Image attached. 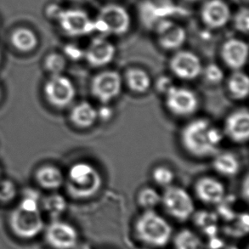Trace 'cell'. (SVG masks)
<instances>
[{
    "mask_svg": "<svg viewBox=\"0 0 249 249\" xmlns=\"http://www.w3.org/2000/svg\"><path fill=\"white\" fill-rule=\"evenodd\" d=\"M222 142V131L206 118L192 120L182 128L180 133L183 148L197 159L216 155Z\"/></svg>",
    "mask_w": 249,
    "mask_h": 249,
    "instance_id": "1",
    "label": "cell"
},
{
    "mask_svg": "<svg viewBox=\"0 0 249 249\" xmlns=\"http://www.w3.org/2000/svg\"><path fill=\"white\" fill-rule=\"evenodd\" d=\"M103 179L97 168L86 162H78L71 165L66 179L68 195L75 200L90 199L100 192Z\"/></svg>",
    "mask_w": 249,
    "mask_h": 249,
    "instance_id": "2",
    "label": "cell"
},
{
    "mask_svg": "<svg viewBox=\"0 0 249 249\" xmlns=\"http://www.w3.org/2000/svg\"><path fill=\"white\" fill-rule=\"evenodd\" d=\"M134 231L137 239L151 249L164 248L173 236L171 225L154 210L142 213L135 220Z\"/></svg>",
    "mask_w": 249,
    "mask_h": 249,
    "instance_id": "3",
    "label": "cell"
},
{
    "mask_svg": "<svg viewBox=\"0 0 249 249\" xmlns=\"http://www.w3.org/2000/svg\"><path fill=\"white\" fill-rule=\"evenodd\" d=\"M94 22V32L121 36L131 27V17L124 7L109 3L101 8Z\"/></svg>",
    "mask_w": 249,
    "mask_h": 249,
    "instance_id": "4",
    "label": "cell"
},
{
    "mask_svg": "<svg viewBox=\"0 0 249 249\" xmlns=\"http://www.w3.org/2000/svg\"><path fill=\"white\" fill-rule=\"evenodd\" d=\"M161 204L165 212L178 222H185L195 213V204L185 189L170 185L161 195Z\"/></svg>",
    "mask_w": 249,
    "mask_h": 249,
    "instance_id": "5",
    "label": "cell"
},
{
    "mask_svg": "<svg viewBox=\"0 0 249 249\" xmlns=\"http://www.w3.org/2000/svg\"><path fill=\"white\" fill-rule=\"evenodd\" d=\"M9 224L14 235L23 240L34 239L44 229L40 210L27 211L19 207L10 213Z\"/></svg>",
    "mask_w": 249,
    "mask_h": 249,
    "instance_id": "6",
    "label": "cell"
},
{
    "mask_svg": "<svg viewBox=\"0 0 249 249\" xmlns=\"http://www.w3.org/2000/svg\"><path fill=\"white\" fill-rule=\"evenodd\" d=\"M44 93L48 102L57 109L68 107L76 96L73 83L62 74L51 76L44 84Z\"/></svg>",
    "mask_w": 249,
    "mask_h": 249,
    "instance_id": "7",
    "label": "cell"
},
{
    "mask_svg": "<svg viewBox=\"0 0 249 249\" xmlns=\"http://www.w3.org/2000/svg\"><path fill=\"white\" fill-rule=\"evenodd\" d=\"M181 8L171 0H143L139 7V16L146 28H154L159 21L175 15H181Z\"/></svg>",
    "mask_w": 249,
    "mask_h": 249,
    "instance_id": "8",
    "label": "cell"
},
{
    "mask_svg": "<svg viewBox=\"0 0 249 249\" xmlns=\"http://www.w3.org/2000/svg\"><path fill=\"white\" fill-rule=\"evenodd\" d=\"M122 85L123 79L118 71H101L95 75L91 81V94L102 104H107L120 94Z\"/></svg>",
    "mask_w": 249,
    "mask_h": 249,
    "instance_id": "9",
    "label": "cell"
},
{
    "mask_svg": "<svg viewBox=\"0 0 249 249\" xmlns=\"http://www.w3.org/2000/svg\"><path fill=\"white\" fill-rule=\"evenodd\" d=\"M164 95L166 107L175 116L189 117L198 109V97L190 89L174 85Z\"/></svg>",
    "mask_w": 249,
    "mask_h": 249,
    "instance_id": "10",
    "label": "cell"
},
{
    "mask_svg": "<svg viewBox=\"0 0 249 249\" xmlns=\"http://www.w3.org/2000/svg\"><path fill=\"white\" fill-rule=\"evenodd\" d=\"M57 21L61 31L69 37H84L94 32V20L79 9L62 10Z\"/></svg>",
    "mask_w": 249,
    "mask_h": 249,
    "instance_id": "11",
    "label": "cell"
},
{
    "mask_svg": "<svg viewBox=\"0 0 249 249\" xmlns=\"http://www.w3.org/2000/svg\"><path fill=\"white\" fill-rule=\"evenodd\" d=\"M44 237L53 249H72L78 242V232L74 226L60 219L52 220L45 229Z\"/></svg>",
    "mask_w": 249,
    "mask_h": 249,
    "instance_id": "12",
    "label": "cell"
},
{
    "mask_svg": "<svg viewBox=\"0 0 249 249\" xmlns=\"http://www.w3.org/2000/svg\"><path fill=\"white\" fill-rule=\"evenodd\" d=\"M173 74L183 80H194L202 74V65L200 58L192 51H178L169 61Z\"/></svg>",
    "mask_w": 249,
    "mask_h": 249,
    "instance_id": "13",
    "label": "cell"
},
{
    "mask_svg": "<svg viewBox=\"0 0 249 249\" xmlns=\"http://www.w3.org/2000/svg\"><path fill=\"white\" fill-rule=\"evenodd\" d=\"M159 46L165 51H178L185 44V28L170 19L159 21L154 27Z\"/></svg>",
    "mask_w": 249,
    "mask_h": 249,
    "instance_id": "14",
    "label": "cell"
},
{
    "mask_svg": "<svg viewBox=\"0 0 249 249\" xmlns=\"http://www.w3.org/2000/svg\"><path fill=\"white\" fill-rule=\"evenodd\" d=\"M201 19L209 29L226 27L231 17V9L225 0H208L201 9Z\"/></svg>",
    "mask_w": 249,
    "mask_h": 249,
    "instance_id": "15",
    "label": "cell"
},
{
    "mask_svg": "<svg viewBox=\"0 0 249 249\" xmlns=\"http://www.w3.org/2000/svg\"><path fill=\"white\" fill-rule=\"evenodd\" d=\"M223 62L233 71L242 70L248 62L249 45L239 38H230L220 50Z\"/></svg>",
    "mask_w": 249,
    "mask_h": 249,
    "instance_id": "16",
    "label": "cell"
},
{
    "mask_svg": "<svg viewBox=\"0 0 249 249\" xmlns=\"http://www.w3.org/2000/svg\"><path fill=\"white\" fill-rule=\"evenodd\" d=\"M224 134L235 143H245L249 137V112L247 108H240L226 118Z\"/></svg>",
    "mask_w": 249,
    "mask_h": 249,
    "instance_id": "17",
    "label": "cell"
},
{
    "mask_svg": "<svg viewBox=\"0 0 249 249\" xmlns=\"http://www.w3.org/2000/svg\"><path fill=\"white\" fill-rule=\"evenodd\" d=\"M116 48L110 41L103 37H94L87 50L84 51V57L93 68H101L108 65L114 59Z\"/></svg>",
    "mask_w": 249,
    "mask_h": 249,
    "instance_id": "18",
    "label": "cell"
},
{
    "mask_svg": "<svg viewBox=\"0 0 249 249\" xmlns=\"http://www.w3.org/2000/svg\"><path fill=\"white\" fill-rule=\"evenodd\" d=\"M195 193L201 202L208 205H217L226 196V187L213 177H202L195 184Z\"/></svg>",
    "mask_w": 249,
    "mask_h": 249,
    "instance_id": "19",
    "label": "cell"
},
{
    "mask_svg": "<svg viewBox=\"0 0 249 249\" xmlns=\"http://www.w3.org/2000/svg\"><path fill=\"white\" fill-rule=\"evenodd\" d=\"M97 119V110L88 101H81L75 105L69 113L71 124L81 129L91 128Z\"/></svg>",
    "mask_w": 249,
    "mask_h": 249,
    "instance_id": "20",
    "label": "cell"
},
{
    "mask_svg": "<svg viewBox=\"0 0 249 249\" xmlns=\"http://www.w3.org/2000/svg\"><path fill=\"white\" fill-rule=\"evenodd\" d=\"M35 180L42 188L54 191L65 183L63 173L54 165H43L37 168L34 174Z\"/></svg>",
    "mask_w": 249,
    "mask_h": 249,
    "instance_id": "21",
    "label": "cell"
},
{
    "mask_svg": "<svg viewBox=\"0 0 249 249\" xmlns=\"http://www.w3.org/2000/svg\"><path fill=\"white\" fill-rule=\"evenodd\" d=\"M213 157V168L219 175L233 177L239 173L241 163L238 158L232 152H219Z\"/></svg>",
    "mask_w": 249,
    "mask_h": 249,
    "instance_id": "22",
    "label": "cell"
},
{
    "mask_svg": "<svg viewBox=\"0 0 249 249\" xmlns=\"http://www.w3.org/2000/svg\"><path fill=\"white\" fill-rule=\"evenodd\" d=\"M125 82L128 89L136 94H145L152 86V78L142 68H129L125 73Z\"/></svg>",
    "mask_w": 249,
    "mask_h": 249,
    "instance_id": "23",
    "label": "cell"
},
{
    "mask_svg": "<svg viewBox=\"0 0 249 249\" xmlns=\"http://www.w3.org/2000/svg\"><path fill=\"white\" fill-rule=\"evenodd\" d=\"M10 42L16 50L23 53L34 51L38 44L37 35L27 27L15 29L10 36Z\"/></svg>",
    "mask_w": 249,
    "mask_h": 249,
    "instance_id": "24",
    "label": "cell"
},
{
    "mask_svg": "<svg viewBox=\"0 0 249 249\" xmlns=\"http://www.w3.org/2000/svg\"><path fill=\"white\" fill-rule=\"evenodd\" d=\"M193 222L197 228L208 237L218 235L219 216L214 212L202 210L195 212L192 215Z\"/></svg>",
    "mask_w": 249,
    "mask_h": 249,
    "instance_id": "25",
    "label": "cell"
},
{
    "mask_svg": "<svg viewBox=\"0 0 249 249\" xmlns=\"http://www.w3.org/2000/svg\"><path fill=\"white\" fill-rule=\"evenodd\" d=\"M227 89L235 100H244L249 96V79L242 70L234 71L227 81Z\"/></svg>",
    "mask_w": 249,
    "mask_h": 249,
    "instance_id": "26",
    "label": "cell"
},
{
    "mask_svg": "<svg viewBox=\"0 0 249 249\" xmlns=\"http://www.w3.org/2000/svg\"><path fill=\"white\" fill-rule=\"evenodd\" d=\"M175 249H205L201 236L190 229H183L175 234L173 239Z\"/></svg>",
    "mask_w": 249,
    "mask_h": 249,
    "instance_id": "27",
    "label": "cell"
},
{
    "mask_svg": "<svg viewBox=\"0 0 249 249\" xmlns=\"http://www.w3.org/2000/svg\"><path fill=\"white\" fill-rule=\"evenodd\" d=\"M42 207L52 220L59 219L67 210L68 203L63 196L53 193L42 200Z\"/></svg>",
    "mask_w": 249,
    "mask_h": 249,
    "instance_id": "28",
    "label": "cell"
},
{
    "mask_svg": "<svg viewBox=\"0 0 249 249\" xmlns=\"http://www.w3.org/2000/svg\"><path fill=\"white\" fill-rule=\"evenodd\" d=\"M249 214L247 213H240L231 219L225 226L224 231L226 235L236 238L246 236L249 232Z\"/></svg>",
    "mask_w": 249,
    "mask_h": 249,
    "instance_id": "29",
    "label": "cell"
},
{
    "mask_svg": "<svg viewBox=\"0 0 249 249\" xmlns=\"http://www.w3.org/2000/svg\"><path fill=\"white\" fill-rule=\"evenodd\" d=\"M137 203L144 210H154L161 204V194L152 187H143L138 192Z\"/></svg>",
    "mask_w": 249,
    "mask_h": 249,
    "instance_id": "30",
    "label": "cell"
},
{
    "mask_svg": "<svg viewBox=\"0 0 249 249\" xmlns=\"http://www.w3.org/2000/svg\"><path fill=\"white\" fill-rule=\"evenodd\" d=\"M44 66L45 70L50 72L51 76L62 74L67 67L66 57L59 53H51L45 58Z\"/></svg>",
    "mask_w": 249,
    "mask_h": 249,
    "instance_id": "31",
    "label": "cell"
},
{
    "mask_svg": "<svg viewBox=\"0 0 249 249\" xmlns=\"http://www.w3.org/2000/svg\"><path fill=\"white\" fill-rule=\"evenodd\" d=\"M152 179L157 185L167 188L175 179V173L167 166H158L152 170Z\"/></svg>",
    "mask_w": 249,
    "mask_h": 249,
    "instance_id": "32",
    "label": "cell"
},
{
    "mask_svg": "<svg viewBox=\"0 0 249 249\" xmlns=\"http://www.w3.org/2000/svg\"><path fill=\"white\" fill-rule=\"evenodd\" d=\"M207 83L212 85L219 84L224 79L225 74L221 68L214 63L209 64L202 68V74Z\"/></svg>",
    "mask_w": 249,
    "mask_h": 249,
    "instance_id": "33",
    "label": "cell"
},
{
    "mask_svg": "<svg viewBox=\"0 0 249 249\" xmlns=\"http://www.w3.org/2000/svg\"><path fill=\"white\" fill-rule=\"evenodd\" d=\"M233 26L241 34H249V10L248 7H242L236 11L233 17Z\"/></svg>",
    "mask_w": 249,
    "mask_h": 249,
    "instance_id": "34",
    "label": "cell"
},
{
    "mask_svg": "<svg viewBox=\"0 0 249 249\" xmlns=\"http://www.w3.org/2000/svg\"><path fill=\"white\" fill-rule=\"evenodd\" d=\"M17 186L10 179H0V203H8L13 201L17 196Z\"/></svg>",
    "mask_w": 249,
    "mask_h": 249,
    "instance_id": "35",
    "label": "cell"
},
{
    "mask_svg": "<svg viewBox=\"0 0 249 249\" xmlns=\"http://www.w3.org/2000/svg\"><path fill=\"white\" fill-rule=\"evenodd\" d=\"M173 86H174V84H173L171 78H168L167 76L160 77L156 83L157 90L159 91V93H162L163 94H165Z\"/></svg>",
    "mask_w": 249,
    "mask_h": 249,
    "instance_id": "36",
    "label": "cell"
},
{
    "mask_svg": "<svg viewBox=\"0 0 249 249\" xmlns=\"http://www.w3.org/2000/svg\"><path fill=\"white\" fill-rule=\"evenodd\" d=\"M65 54L70 58L71 60H79L82 57L84 56V51H82L80 48L73 45V44H70L68 45L67 47L65 48Z\"/></svg>",
    "mask_w": 249,
    "mask_h": 249,
    "instance_id": "37",
    "label": "cell"
},
{
    "mask_svg": "<svg viewBox=\"0 0 249 249\" xmlns=\"http://www.w3.org/2000/svg\"><path fill=\"white\" fill-rule=\"evenodd\" d=\"M63 9L55 3H51L46 8V16L51 20H57Z\"/></svg>",
    "mask_w": 249,
    "mask_h": 249,
    "instance_id": "38",
    "label": "cell"
},
{
    "mask_svg": "<svg viewBox=\"0 0 249 249\" xmlns=\"http://www.w3.org/2000/svg\"><path fill=\"white\" fill-rule=\"evenodd\" d=\"M98 118L103 120V121H107L109 119H111L112 116V111L111 108L107 106V104H103L99 110H97Z\"/></svg>",
    "mask_w": 249,
    "mask_h": 249,
    "instance_id": "39",
    "label": "cell"
},
{
    "mask_svg": "<svg viewBox=\"0 0 249 249\" xmlns=\"http://www.w3.org/2000/svg\"><path fill=\"white\" fill-rule=\"evenodd\" d=\"M243 187H242V194H243V198L245 200V201H249V175H246L245 176V178H244V180L243 182V185H242Z\"/></svg>",
    "mask_w": 249,
    "mask_h": 249,
    "instance_id": "40",
    "label": "cell"
},
{
    "mask_svg": "<svg viewBox=\"0 0 249 249\" xmlns=\"http://www.w3.org/2000/svg\"><path fill=\"white\" fill-rule=\"evenodd\" d=\"M72 249H92L90 245L86 243H79L73 248Z\"/></svg>",
    "mask_w": 249,
    "mask_h": 249,
    "instance_id": "41",
    "label": "cell"
},
{
    "mask_svg": "<svg viewBox=\"0 0 249 249\" xmlns=\"http://www.w3.org/2000/svg\"><path fill=\"white\" fill-rule=\"evenodd\" d=\"M216 249H239V248L236 246V245H233V244H227V243H226L225 245H223L222 247Z\"/></svg>",
    "mask_w": 249,
    "mask_h": 249,
    "instance_id": "42",
    "label": "cell"
},
{
    "mask_svg": "<svg viewBox=\"0 0 249 249\" xmlns=\"http://www.w3.org/2000/svg\"><path fill=\"white\" fill-rule=\"evenodd\" d=\"M69 1H71L72 3H87L88 1H89V0H69Z\"/></svg>",
    "mask_w": 249,
    "mask_h": 249,
    "instance_id": "43",
    "label": "cell"
},
{
    "mask_svg": "<svg viewBox=\"0 0 249 249\" xmlns=\"http://www.w3.org/2000/svg\"><path fill=\"white\" fill-rule=\"evenodd\" d=\"M233 1L239 3H247L249 2V0H233Z\"/></svg>",
    "mask_w": 249,
    "mask_h": 249,
    "instance_id": "44",
    "label": "cell"
},
{
    "mask_svg": "<svg viewBox=\"0 0 249 249\" xmlns=\"http://www.w3.org/2000/svg\"><path fill=\"white\" fill-rule=\"evenodd\" d=\"M185 2H187V3H196V2H198L200 0H184Z\"/></svg>",
    "mask_w": 249,
    "mask_h": 249,
    "instance_id": "45",
    "label": "cell"
},
{
    "mask_svg": "<svg viewBox=\"0 0 249 249\" xmlns=\"http://www.w3.org/2000/svg\"><path fill=\"white\" fill-rule=\"evenodd\" d=\"M0 61H1V52H0Z\"/></svg>",
    "mask_w": 249,
    "mask_h": 249,
    "instance_id": "46",
    "label": "cell"
},
{
    "mask_svg": "<svg viewBox=\"0 0 249 249\" xmlns=\"http://www.w3.org/2000/svg\"><path fill=\"white\" fill-rule=\"evenodd\" d=\"M150 249L149 248H145V249Z\"/></svg>",
    "mask_w": 249,
    "mask_h": 249,
    "instance_id": "47",
    "label": "cell"
},
{
    "mask_svg": "<svg viewBox=\"0 0 249 249\" xmlns=\"http://www.w3.org/2000/svg\"><path fill=\"white\" fill-rule=\"evenodd\" d=\"M0 98H1V89H0Z\"/></svg>",
    "mask_w": 249,
    "mask_h": 249,
    "instance_id": "48",
    "label": "cell"
}]
</instances>
